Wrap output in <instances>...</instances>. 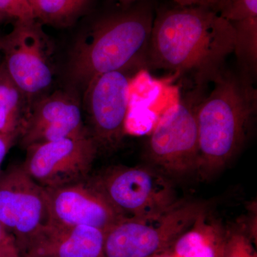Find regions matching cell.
I'll return each instance as SVG.
<instances>
[{
  "instance_id": "ffe728a7",
  "label": "cell",
  "mask_w": 257,
  "mask_h": 257,
  "mask_svg": "<svg viewBox=\"0 0 257 257\" xmlns=\"http://www.w3.org/2000/svg\"><path fill=\"white\" fill-rule=\"evenodd\" d=\"M223 257H256V253L246 236L236 233L226 239Z\"/></svg>"
},
{
  "instance_id": "603a6c76",
  "label": "cell",
  "mask_w": 257,
  "mask_h": 257,
  "mask_svg": "<svg viewBox=\"0 0 257 257\" xmlns=\"http://www.w3.org/2000/svg\"><path fill=\"white\" fill-rule=\"evenodd\" d=\"M123 3H133V2L140 1V0H119ZM177 5L187 6V5H200L202 0H172Z\"/></svg>"
},
{
  "instance_id": "4fadbf2b",
  "label": "cell",
  "mask_w": 257,
  "mask_h": 257,
  "mask_svg": "<svg viewBox=\"0 0 257 257\" xmlns=\"http://www.w3.org/2000/svg\"><path fill=\"white\" fill-rule=\"evenodd\" d=\"M104 232L87 226L47 224L32 239L23 257H105Z\"/></svg>"
},
{
  "instance_id": "8992f818",
  "label": "cell",
  "mask_w": 257,
  "mask_h": 257,
  "mask_svg": "<svg viewBox=\"0 0 257 257\" xmlns=\"http://www.w3.org/2000/svg\"><path fill=\"white\" fill-rule=\"evenodd\" d=\"M196 98L197 96H190L169 108L157 121L149 139L147 156L162 174L181 176L198 170Z\"/></svg>"
},
{
  "instance_id": "30bf717a",
  "label": "cell",
  "mask_w": 257,
  "mask_h": 257,
  "mask_svg": "<svg viewBox=\"0 0 257 257\" xmlns=\"http://www.w3.org/2000/svg\"><path fill=\"white\" fill-rule=\"evenodd\" d=\"M25 150L24 170L45 189L87 179L99 151L91 136L37 144Z\"/></svg>"
},
{
  "instance_id": "44dd1931",
  "label": "cell",
  "mask_w": 257,
  "mask_h": 257,
  "mask_svg": "<svg viewBox=\"0 0 257 257\" xmlns=\"http://www.w3.org/2000/svg\"><path fill=\"white\" fill-rule=\"evenodd\" d=\"M20 252L13 236L0 222V256Z\"/></svg>"
},
{
  "instance_id": "e0dca14e",
  "label": "cell",
  "mask_w": 257,
  "mask_h": 257,
  "mask_svg": "<svg viewBox=\"0 0 257 257\" xmlns=\"http://www.w3.org/2000/svg\"><path fill=\"white\" fill-rule=\"evenodd\" d=\"M235 33L234 52L244 69L245 75L251 79L256 73L257 18L231 23Z\"/></svg>"
},
{
  "instance_id": "5b68a950",
  "label": "cell",
  "mask_w": 257,
  "mask_h": 257,
  "mask_svg": "<svg viewBox=\"0 0 257 257\" xmlns=\"http://www.w3.org/2000/svg\"><path fill=\"white\" fill-rule=\"evenodd\" d=\"M88 179L122 217L154 215L177 202L168 179L156 170L115 166Z\"/></svg>"
},
{
  "instance_id": "ac0fdd59",
  "label": "cell",
  "mask_w": 257,
  "mask_h": 257,
  "mask_svg": "<svg viewBox=\"0 0 257 257\" xmlns=\"http://www.w3.org/2000/svg\"><path fill=\"white\" fill-rule=\"evenodd\" d=\"M200 5L214 10L230 23L257 18V0H202Z\"/></svg>"
},
{
  "instance_id": "9a60e30c",
  "label": "cell",
  "mask_w": 257,
  "mask_h": 257,
  "mask_svg": "<svg viewBox=\"0 0 257 257\" xmlns=\"http://www.w3.org/2000/svg\"><path fill=\"white\" fill-rule=\"evenodd\" d=\"M204 216L175 241L173 257H223L226 239L215 228L204 224Z\"/></svg>"
},
{
  "instance_id": "ba28073f",
  "label": "cell",
  "mask_w": 257,
  "mask_h": 257,
  "mask_svg": "<svg viewBox=\"0 0 257 257\" xmlns=\"http://www.w3.org/2000/svg\"><path fill=\"white\" fill-rule=\"evenodd\" d=\"M47 45L46 35L37 20L15 22L12 31L2 39L5 70L26 97L30 108L53 80Z\"/></svg>"
},
{
  "instance_id": "3957f363",
  "label": "cell",
  "mask_w": 257,
  "mask_h": 257,
  "mask_svg": "<svg viewBox=\"0 0 257 257\" xmlns=\"http://www.w3.org/2000/svg\"><path fill=\"white\" fill-rule=\"evenodd\" d=\"M210 94L197 109L198 170L211 173L223 168L239 151L256 109V90L246 75L223 71Z\"/></svg>"
},
{
  "instance_id": "52a82bcc",
  "label": "cell",
  "mask_w": 257,
  "mask_h": 257,
  "mask_svg": "<svg viewBox=\"0 0 257 257\" xmlns=\"http://www.w3.org/2000/svg\"><path fill=\"white\" fill-rule=\"evenodd\" d=\"M50 221L47 190L30 177L22 163L0 168V222L21 254Z\"/></svg>"
},
{
  "instance_id": "5bb4252c",
  "label": "cell",
  "mask_w": 257,
  "mask_h": 257,
  "mask_svg": "<svg viewBox=\"0 0 257 257\" xmlns=\"http://www.w3.org/2000/svg\"><path fill=\"white\" fill-rule=\"evenodd\" d=\"M30 108L28 100L13 82L3 62L0 69V133L15 137L23 133Z\"/></svg>"
},
{
  "instance_id": "8fae6325",
  "label": "cell",
  "mask_w": 257,
  "mask_h": 257,
  "mask_svg": "<svg viewBox=\"0 0 257 257\" xmlns=\"http://www.w3.org/2000/svg\"><path fill=\"white\" fill-rule=\"evenodd\" d=\"M88 178L58 188L46 189L50 223L62 226H91L105 234L124 218Z\"/></svg>"
},
{
  "instance_id": "4316f807",
  "label": "cell",
  "mask_w": 257,
  "mask_h": 257,
  "mask_svg": "<svg viewBox=\"0 0 257 257\" xmlns=\"http://www.w3.org/2000/svg\"><path fill=\"white\" fill-rule=\"evenodd\" d=\"M1 64L2 63H0V69H1Z\"/></svg>"
},
{
  "instance_id": "484cf974",
  "label": "cell",
  "mask_w": 257,
  "mask_h": 257,
  "mask_svg": "<svg viewBox=\"0 0 257 257\" xmlns=\"http://www.w3.org/2000/svg\"><path fill=\"white\" fill-rule=\"evenodd\" d=\"M2 39H3V36L0 35V63H1V57H2Z\"/></svg>"
},
{
  "instance_id": "7a4b0ae2",
  "label": "cell",
  "mask_w": 257,
  "mask_h": 257,
  "mask_svg": "<svg viewBox=\"0 0 257 257\" xmlns=\"http://www.w3.org/2000/svg\"><path fill=\"white\" fill-rule=\"evenodd\" d=\"M154 19L151 8L145 4L99 19L72 50V79L87 86L100 74L145 67Z\"/></svg>"
},
{
  "instance_id": "6da1fadb",
  "label": "cell",
  "mask_w": 257,
  "mask_h": 257,
  "mask_svg": "<svg viewBox=\"0 0 257 257\" xmlns=\"http://www.w3.org/2000/svg\"><path fill=\"white\" fill-rule=\"evenodd\" d=\"M234 49L229 21L205 5H178L155 17L145 67L189 74L202 86L224 70Z\"/></svg>"
},
{
  "instance_id": "7402d4cb",
  "label": "cell",
  "mask_w": 257,
  "mask_h": 257,
  "mask_svg": "<svg viewBox=\"0 0 257 257\" xmlns=\"http://www.w3.org/2000/svg\"><path fill=\"white\" fill-rule=\"evenodd\" d=\"M17 140L18 139L15 137L0 133V168L5 157L8 155L10 149L16 143Z\"/></svg>"
},
{
  "instance_id": "d4e9b609",
  "label": "cell",
  "mask_w": 257,
  "mask_h": 257,
  "mask_svg": "<svg viewBox=\"0 0 257 257\" xmlns=\"http://www.w3.org/2000/svg\"><path fill=\"white\" fill-rule=\"evenodd\" d=\"M8 19H10L5 15L3 14V13H0V24L3 23V22L5 21V20H8Z\"/></svg>"
},
{
  "instance_id": "cb8c5ba5",
  "label": "cell",
  "mask_w": 257,
  "mask_h": 257,
  "mask_svg": "<svg viewBox=\"0 0 257 257\" xmlns=\"http://www.w3.org/2000/svg\"><path fill=\"white\" fill-rule=\"evenodd\" d=\"M0 257H23L22 256L20 252H17L14 253H11V254L5 255V256H1Z\"/></svg>"
},
{
  "instance_id": "7c38bea8",
  "label": "cell",
  "mask_w": 257,
  "mask_h": 257,
  "mask_svg": "<svg viewBox=\"0 0 257 257\" xmlns=\"http://www.w3.org/2000/svg\"><path fill=\"white\" fill-rule=\"evenodd\" d=\"M87 136L78 101L60 92L34 101L19 140L25 150L37 144Z\"/></svg>"
},
{
  "instance_id": "d6986e66",
  "label": "cell",
  "mask_w": 257,
  "mask_h": 257,
  "mask_svg": "<svg viewBox=\"0 0 257 257\" xmlns=\"http://www.w3.org/2000/svg\"><path fill=\"white\" fill-rule=\"evenodd\" d=\"M0 13L16 21L32 22L35 18L30 0H0Z\"/></svg>"
},
{
  "instance_id": "277c9868",
  "label": "cell",
  "mask_w": 257,
  "mask_h": 257,
  "mask_svg": "<svg viewBox=\"0 0 257 257\" xmlns=\"http://www.w3.org/2000/svg\"><path fill=\"white\" fill-rule=\"evenodd\" d=\"M206 211L203 203L177 201L159 214L121 218L104 234V256H156L172 247Z\"/></svg>"
},
{
  "instance_id": "2e32d148",
  "label": "cell",
  "mask_w": 257,
  "mask_h": 257,
  "mask_svg": "<svg viewBox=\"0 0 257 257\" xmlns=\"http://www.w3.org/2000/svg\"><path fill=\"white\" fill-rule=\"evenodd\" d=\"M92 0H30L35 20L40 24L65 28L87 13Z\"/></svg>"
},
{
  "instance_id": "9c48e42d",
  "label": "cell",
  "mask_w": 257,
  "mask_h": 257,
  "mask_svg": "<svg viewBox=\"0 0 257 257\" xmlns=\"http://www.w3.org/2000/svg\"><path fill=\"white\" fill-rule=\"evenodd\" d=\"M133 69H137L100 74L87 85L84 97L86 126L99 150H114L124 138Z\"/></svg>"
}]
</instances>
